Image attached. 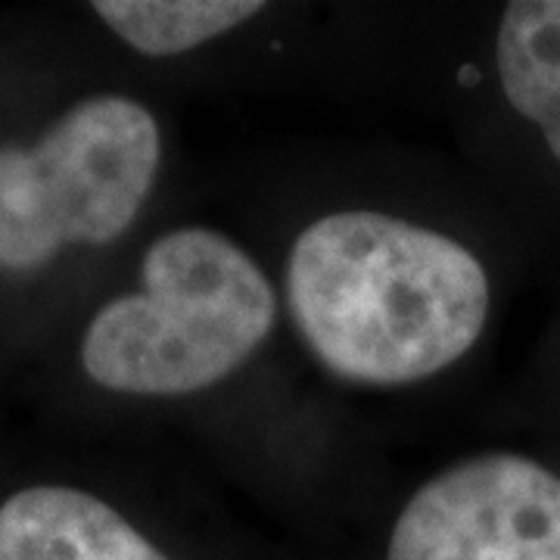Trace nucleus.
<instances>
[{"label": "nucleus", "mask_w": 560, "mask_h": 560, "mask_svg": "<svg viewBox=\"0 0 560 560\" xmlns=\"http://www.w3.org/2000/svg\"><path fill=\"white\" fill-rule=\"evenodd\" d=\"M287 296L324 368L374 386L440 374L477 342L489 315V278L470 249L364 209L302 231L287 261Z\"/></svg>", "instance_id": "obj_1"}, {"label": "nucleus", "mask_w": 560, "mask_h": 560, "mask_svg": "<svg viewBox=\"0 0 560 560\" xmlns=\"http://www.w3.org/2000/svg\"><path fill=\"white\" fill-rule=\"evenodd\" d=\"M275 290L234 241L209 228L162 234L140 290L94 315L81 364L131 396H187L234 374L275 327Z\"/></svg>", "instance_id": "obj_2"}, {"label": "nucleus", "mask_w": 560, "mask_h": 560, "mask_svg": "<svg viewBox=\"0 0 560 560\" xmlns=\"http://www.w3.org/2000/svg\"><path fill=\"white\" fill-rule=\"evenodd\" d=\"M160 153L153 113L119 94L81 101L32 147H0V265L32 271L66 243L121 237Z\"/></svg>", "instance_id": "obj_3"}, {"label": "nucleus", "mask_w": 560, "mask_h": 560, "mask_svg": "<svg viewBox=\"0 0 560 560\" xmlns=\"http://www.w3.org/2000/svg\"><path fill=\"white\" fill-rule=\"evenodd\" d=\"M386 560H560V477L521 455H480L420 486Z\"/></svg>", "instance_id": "obj_4"}, {"label": "nucleus", "mask_w": 560, "mask_h": 560, "mask_svg": "<svg viewBox=\"0 0 560 560\" xmlns=\"http://www.w3.org/2000/svg\"><path fill=\"white\" fill-rule=\"evenodd\" d=\"M0 560H172L116 508L72 486H32L0 508Z\"/></svg>", "instance_id": "obj_5"}, {"label": "nucleus", "mask_w": 560, "mask_h": 560, "mask_svg": "<svg viewBox=\"0 0 560 560\" xmlns=\"http://www.w3.org/2000/svg\"><path fill=\"white\" fill-rule=\"evenodd\" d=\"M501 88L560 160V0H517L501 16Z\"/></svg>", "instance_id": "obj_6"}, {"label": "nucleus", "mask_w": 560, "mask_h": 560, "mask_svg": "<svg viewBox=\"0 0 560 560\" xmlns=\"http://www.w3.org/2000/svg\"><path fill=\"white\" fill-rule=\"evenodd\" d=\"M259 0H97L101 16L147 57H175L253 20Z\"/></svg>", "instance_id": "obj_7"}]
</instances>
